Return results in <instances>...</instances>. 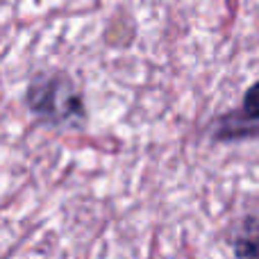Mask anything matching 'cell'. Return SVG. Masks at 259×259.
<instances>
[{
  "mask_svg": "<svg viewBox=\"0 0 259 259\" xmlns=\"http://www.w3.org/2000/svg\"><path fill=\"white\" fill-rule=\"evenodd\" d=\"M234 252L239 257H259V221L248 219L241 225L234 241Z\"/></svg>",
  "mask_w": 259,
  "mask_h": 259,
  "instance_id": "3",
  "label": "cell"
},
{
  "mask_svg": "<svg viewBox=\"0 0 259 259\" xmlns=\"http://www.w3.org/2000/svg\"><path fill=\"white\" fill-rule=\"evenodd\" d=\"M27 107L50 123H68L84 114L75 84L62 73L36 75L27 87Z\"/></svg>",
  "mask_w": 259,
  "mask_h": 259,
  "instance_id": "1",
  "label": "cell"
},
{
  "mask_svg": "<svg viewBox=\"0 0 259 259\" xmlns=\"http://www.w3.org/2000/svg\"><path fill=\"white\" fill-rule=\"evenodd\" d=\"M252 137H259V82L248 89L241 109L221 116L214 125V139L219 141H239Z\"/></svg>",
  "mask_w": 259,
  "mask_h": 259,
  "instance_id": "2",
  "label": "cell"
}]
</instances>
